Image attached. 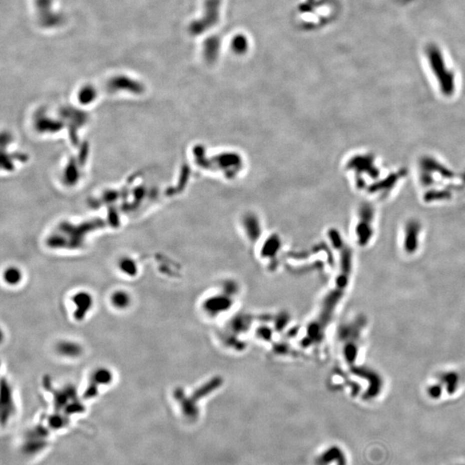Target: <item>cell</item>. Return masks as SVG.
Returning <instances> with one entry per match:
<instances>
[{"label": "cell", "instance_id": "cell-5", "mask_svg": "<svg viewBox=\"0 0 465 465\" xmlns=\"http://www.w3.org/2000/svg\"><path fill=\"white\" fill-rule=\"evenodd\" d=\"M440 379H442V383L445 385L447 392L449 394H454V392H456L459 382V376L457 373L454 372V371L443 373V375L440 376Z\"/></svg>", "mask_w": 465, "mask_h": 465}, {"label": "cell", "instance_id": "cell-6", "mask_svg": "<svg viewBox=\"0 0 465 465\" xmlns=\"http://www.w3.org/2000/svg\"><path fill=\"white\" fill-rule=\"evenodd\" d=\"M58 351L64 356L68 357H75L80 354L81 348L76 343L71 341L62 342L58 345Z\"/></svg>", "mask_w": 465, "mask_h": 465}, {"label": "cell", "instance_id": "cell-4", "mask_svg": "<svg viewBox=\"0 0 465 465\" xmlns=\"http://www.w3.org/2000/svg\"><path fill=\"white\" fill-rule=\"evenodd\" d=\"M74 302L77 307V311L75 312L74 317L77 320H83L87 312L93 306V298L87 293H79L74 297Z\"/></svg>", "mask_w": 465, "mask_h": 465}, {"label": "cell", "instance_id": "cell-10", "mask_svg": "<svg viewBox=\"0 0 465 465\" xmlns=\"http://www.w3.org/2000/svg\"><path fill=\"white\" fill-rule=\"evenodd\" d=\"M428 394L433 399H437L440 397L442 394V385L437 384V385H431L428 388Z\"/></svg>", "mask_w": 465, "mask_h": 465}, {"label": "cell", "instance_id": "cell-2", "mask_svg": "<svg viewBox=\"0 0 465 465\" xmlns=\"http://www.w3.org/2000/svg\"><path fill=\"white\" fill-rule=\"evenodd\" d=\"M403 228V249L408 254H412L419 249L421 223L417 219H409Z\"/></svg>", "mask_w": 465, "mask_h": 465}, {"label": "cell", "instance_id": "cell-1", "mask_svg": "<svg viewBox=\"0 0 465 465\" xmlns=\"http://www.w3.org/2000/svg\"><path fill=\"white\" fill-rule=\"evenodd\" d=\"M419 184L423 188L433 190L446 187L455 181V174L440 160L431 156H424L418 163Z\"/></svg>", "mask_w": 465, "mask_h": 465}, {"label": "cell", "instance_id": "cell-7", "mask_svg": "<svg viewBox=\"0 0 465 465\" xmlns=\"http://www.w3.org/2000/svg\"><path fill=\"white\" fill-rule=\"evenodd\" d=\"M111 302L117 308H125L130 305V297L125 291H117L111 297Z\"/></svg>", "mask_w": 465, "mask_h": 465}, {"label": "cell", "instance_id": "cell-9", "mask_svg": "<svg viewBox=\"0 0 465 465\" xmlns=\"http://www.w3.org/2000/svg\"><path fill=\"white\" fill-rule=\"evenodd\" d=\"M5 280L7 284H19V281L21 280L22 276L20 275V272L16 269H10L5 273Z\"/></svg>", "mask_w": 465, "mask_h": 465}, {"label": "cell", "instance_id": "cell-8", "mask_svg": "<svg viewBox=\"0 0 465 465\" xmlns=\"http://www.w3.org/2000/svg\"><path fill=\"white\" fill-rule=\"evenodd\" d=\"M93 381L95 382L96 387L100 384H108L112 380V375L109 370L105 369H100L97 370L93 375Z\"/></svg>", "mask_w": 465, "mask_h": 465}, {"label": "cell", "instance_id": "cell-3", "mask_svg": "<svg viewBox=\"0 0 465 465\" xmlns=\"http://www.w3.org/2000/svg\"><path fill=\"white\" fill-rule=\"evenodd\" d=\"M363 222L357 229V239L362 246H365L370 242L374 235V223L376 221V212L371 206H365Z\"/></svg>", "mask_w": 465, "mask_h": 465}]
</instances>
